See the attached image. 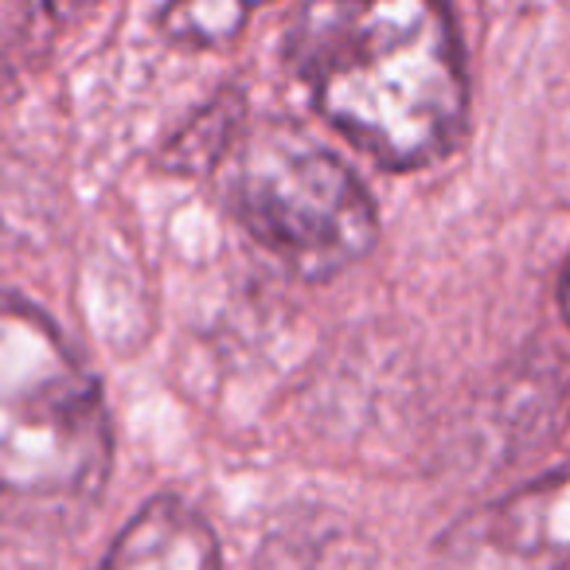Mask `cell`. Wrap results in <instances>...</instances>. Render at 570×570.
<instances>
[{
	"instance_id": "cell-6",
	"label": "cell",
	"mask_w": 570,
	"mask_h": 570,
	"mask_svg": "<svg viewBox=\"0 0 570 570\" xmlns=\"http://www.w3.org/2000/svg\"><path fill=\"white\" fill-rule=\"evenodd\" d=\"M258 4L266 0H168L160 24L176 43L212 48V43L230 40Z\"/></svg>"
},
{
	"instance_id": "cell-7",
	"label": "cell",
	"mask_w": 570,
	"mask_h": 570,
	"mask_svg": "<svg viewBox=\"0 0 570 570\" xmlns=\"http://www.w3.org/2000/svg\"><path fill=\"white\" fill-rule=\"evenodd\" d=\"M20 4H28V9H36V12H59V9H67V4H75V0H20Z\"/></svg>"
},
{
	"instance_id": "cell-8",
	"label": "cell",
	"mask_w": 570,
	"mask_h": 570,
	"mask_svg": "<svg viewBox=\"0 0 570 570\" xmlns=\"http://www.w3.org/2000/svg\"><path fill=\"white\" fill-rule=\"evenodd\" d=\"M559 305H562V317H567V325H570V274L562 277V289H559Z\"/></svg>"
},
{
	"instance_id": "cell-4",
	"label": "cell",
	"mask_w": 570,
	"mask_h": 570,
	"mask_svg": "<svg viewBox=\"0 0 570 570\" xmlns=\"http://www.w3.org/2000/svg\"><path fill=\"white\" fill-rule=\"evenodd\" d=\"M450 547L508 562H570V473L547 476L473 515L453 531Z\"/></svg>"
},
{
	"instance_id": "cell-2",
	"label": "cell",
	"mask_w": 570,
	"mask_h": 570,
	"mask_svg": "<svg viewBox=\"0 0 570 570\" xmlns=\"http://www.w3.org/2000/svg\"><path fill=\"white\" fill-rule=\"evenodd\" d=\"M106 473L110 419L95 375L40 309L0 294V492L79 504Z\"/></svg>"
},
{
	"instance_id": "cell-1",
	"label": "cell",
	"mask_w": 570,
	"mask_h": 570,
	"mask_svg": "<svg viewBox=\"0 0 570 570\" xmlns=\"http://www.w3.org/2000/svg\"><path fill=\"white\" fill-rule=\"evenodd\" d=\"M285 56L317 114L387 168H422L458 145L465 56L445 0H309Z\"/></svg>"
},
{
	"instance_id": "cell-5",
	"label": "cell",
	"mask_w": 570,
	"mask_h": 570,
	"mask_svg": "<svg viewBox=\"0 0 570 570\" xmlns=\"http://www.w3.org/2000/svg\"><path fill=\"white\" fill-rule=\"evenodd\" d=\"M102 570H219V543L196 508L160 497L126 523Z\"/></svg>"
},
{
	"instance_id": "cell-3",
	"label": "cell",
	"mask_w": 570,
	"mask_h": 570,
	"mask_svg": "<svg viewBox=\"0 0 570 570\" xmlns=\"http://www.w3.org/2000/svg\"><path fill=\"white\" fill-rule=\"evenodd\" d=\"M230 212L309 282L356 266L380 238L375 207L352 168L289 129L246 145L230 180Z\"/></svg>"
}]
</instances>
